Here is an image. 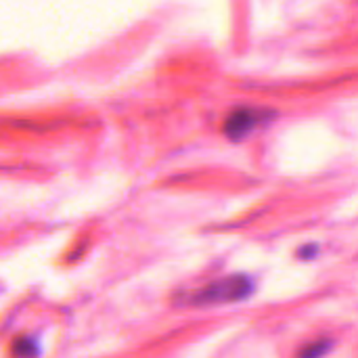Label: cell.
Masks as SVG:
<instances>
[{
    "mask_svg": "<svg viewBox=\"0 0 358 358\" xmlns=\"http://www.w3.org/2000/svg\"><path fill=\"white\" fill-rule=\"evenodd\" d=\"M256 294V279L248 273H233L214 279L182 298V304L193 308H210L222 304H237Z\"/></svg>",
    "mask_w": 358,
    "mask_h": 358,
    "instance_id": "obj_1",
    "label": "cell"
},
{
    "mask_svg": "<svg viewBox=\"0 0 358 358\" xmlns=\"http://www.w3.org/2000/svg\"><path fill=\"white\" fill-rule=\"evenodd\" d=\"M275 111L266 109V107H258V105H239L235 107L224 124H222V132L229 141L239 143L250 138L252 134H256L258 130L266 128L273 120H275Z\"/></svg>",
    "mask_w": 358,
    "mask_h": 358,
    "instance_id": "obj_2",
    "label": "cell"
},
{
    "mask_svg": "<svg viewBox=\"0 0 358 358\" xmlns=\"http://www.w3.org/2000/svg\"><path fill=\"white\" fill-rule=\"evenodd\" d=\"M10 357L13 358H38L40 357V342L34 336H17L10 344Z\"/></svg>",
    "mask_w": 358,
    "mask_h": 358,
    "instance_id": "obj_3",
    "label": "cell"
},
{
    "mask_svg": "<svg viewBox=\"0 0 358 358\" xmlns=\"http://www.w3.org/2000/svg\"><path fill=\"white\" fill-rule=\"evenodd\" d=\"M334 340L331 338H317L313 342H306L300 350L298 358H325L334 350Z\"/></svg>",
    "mask_w": 358,
    "mask_h": 358,
    "instance_id": "obj_4",
    "label": "cell"
}]
</instances>
